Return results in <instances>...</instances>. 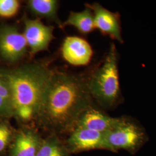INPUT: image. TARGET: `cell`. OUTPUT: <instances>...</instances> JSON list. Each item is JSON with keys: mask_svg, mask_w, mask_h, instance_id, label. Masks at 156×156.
<instances>
[{"mask_svg": "<svg viewBox=\"0 0 156 156\" xmlns=\"http://www.w3.org/2000/svg\"><path fill=\"white\" fill-rule=\"evenodd\" d=\"M91 99L87 80L53 71L35 120L51 134L71 133L81 113L92 105Z\"/></svg>", "mask_w": 156, "mask_h": 156, "instance_id": "obj_1", "label": "cell"}, {"mask_svg": "<svg viewBox=\"0 0 156 156\" xmlns=\"http://www.w3.org/2000/svg\"><path fill=\"white\" fill-rule=\"evenodd\" d=\"M53 72L44 63L35 62L12 68H0L11 91L14 117L22 123L35 120Z\"/></svg>", "mask_w": 156, "mask_h": 156, "instance_id": "obj_2", "label": "cell"}, {"mask_svg": "<svg viewBox=\"0 0 156 156\" xmlns=\"http://www.w3.org/2000/svg\"><path fill=\"white\" fill-rule=\"evenodd\" d=\"M87 86L91 97L102 107L111 109L119 104L121 92L115 45L112 44L103 63L87 80Z\"/></svg>", "mask_w": 156, "mask_h": 156, "instance_id": "obj_3", "label": "cell"}, {"mask_svg": "<svg viewBox=\"0 0 156 156\" xmlns=\"http://www.w3.org/2000/svg\"><path fill=\"white\" fill-rule=\"evenodd\" d=\"M105 150L116 153L123 150L135 154L147 142L148 135L133 119L119 117L112 128L104 134Z\"/></svg>", "mask_w": 156, "mask_h": 156, "instance_id": "obj_4", "label": "cell"}, {"mask_svg": "<svg viewBox=\"0 0 156 156\" xmlns=\"http://www.w3.org/2000/svg\"><path fill=\"white\" fill-rule=\"evenodd\" d=\"M26 38L16 26L0 24V59L9 65L20 62L27 55Z\"/></svg>", "mask_w": 156, "mask_h": 156, "instance_id": "obj_5", "label": "cell"}, {"mask_svg": "<svg viewBox=\"0 0 156 156\" xmlns=\"http://www.w3.org/2000/svg\"><path fill=\"white\" fill-rule=\"evenodd\" d=\"M23 34L31 54L35 55L40 51L48 50L51 41L54 38V27L45 25L38 18L30 19L26 15L23 16Z\"/></svg>", "mask_w": 156, "mask_h": 156, "instance_id": "obj_6", "label": "cell"}, {"mask_svg": "<svg viewBox=\"0 0 156 156\" xmlns=\"http://www.w3.org/2000/svg\"><path fill=\"white\" fill-rule=\"evenodd\" d=\"M66 145L68 152L73 153L95 149L105 150L104 136L103 133L76 127L70 133Z\"/></svg>", "mask_w": 156, "mask_h": 156, "instance_id": "obj_7", "label": "cell"}, {"mask_svg": "<svg viewBox=\"0 0 156 156\" xmlns=\"http://www.w3.org/2000/svg\"><path fill=\"white\" fill-rule=\"evenodd\" d=\"M43 139L30 127L24 126L15 131L9 148V156H36Z\"/></svg>", "mask_w": 156, "mask_h": 156, "instance_id": "obj_8", "label": "cell"}, {"mask_svg": "<svg viewBox=\"0 0 156 156\" xmlns=\"http://www.w3.org/2000/svg\"><path fill=\"white\" fill-rule=\"evenodd\" d=\"M91 9L94 15L95 28L104 35L111 37L120 43H123L121 26L119 15L110 11L98 3L86 4Z\"/></svg>", "mask_w": 156, "mask_h": 156, "instance_id": "obj_9", "label": "cell"}, {"mask_svg": "<svg viewBox=\"0 0 156 156\" xmlns=\"http://www.w3.org/2000/svg\"><path fill=\"white\" fill-rule=\"evenodd\" d=\"M63 58L75 66L87 65L93 56V50L89 44L78 37H67L62 48Z\"/></svg>", "mask_w": 156, "mask_h": 156, "instance_id": "obj_10", "label": "cell"}, {"mask_svg": "<svg viewBox=\"0 0 156 156\" xmlns=\"http://www.w3.org/2000/svg\"><path fill=\"white\" fill-rule=\"evenodd\" d=\"M118 119L119 117H111L91 105L81 113L75 128H86L104 134L116 124Z\"/></svg>", "mask_w": 156, "mask_h": 156, "instance_id": "obj_11", "label": "cell"}, {"mask_svg": "<svg viewBox=\"0 0 156 156\" xmlns=\"http://www.w3.org/2000/svg\"><path fill=\"white\" fill-rule=\"evenodd\" d=\"M59 1L57 0H29L28 11L37 18H45L56 23L62 28V22L58 16Z\"/></svg>", "mask_w": 156, "mask_h": 156, "instance_id": "obj_12", "label": "cell"}, {"mask_svg": "<svg viewBox=\"0 0 156 156\" xmlns=\"http://www.w3.org/2000/svg\"><path fill=\"white\" fill-rule=\"evenodd\" d=\"M66 26L74 27L83 34L92 32L95 28L93 12L87 6L82 11L71 12L67 20L62 23V28Z\"/></svg>", "mask_w": 156, "mask_h": 156, "instance_id": "obj_13", "label": "cell"}, {"mask_svg": "<svg viewBox=\"0 0 156 156\" xmlns=\"http://www.w3.org/2000/svg\"><path fill=\"white\" fill-rule=\"evenodd\" d=\"M69 153L57 135L51 134L42 140L36 156H68Z\"/></svg>", "mask_w": 156, "mask_h": 156, "instance_id": "obj_14", "label": "cell"}, {"mask_svg": "<svg viewBox=\"0 0 156 156\" xmlns=\"http://www.w3.org/2000/svg\"><path fill=\"white\" fill-rule=\"evenodd\" d=\"M8 120L0 119V154L9 148L15 134Z\"/></svg>", "mask_w": 156, "mask_h": 156, "instance_id": "obj_15", "label": "cell"}, {"mask_svg": "<svg viewBox=\"0 0 156 156\" xmlns=\"http://www.w3.org/2000/svg\"><path fill=\"white\" fill-rule=\"evenodd\" d=\"M20 6V2L17 0H0V17L10 18L15 16Z\"/></svg>", "mask_w": 156, "mask_h": 156, "instance_id": "obj_16", "label": "cell"}, {"mask_svg": "<svg viewBox=\"0 0 156 156\" xmlns=\"http://www.w3.org/2000/svg\"><path fill=\"white\" fill-rule=\"evenodd\" d=\"M14 116L15 112L12 103L0 96V119L8 120Z\"/></svg>", "mask_w": 156, "mask_h": 156, "instance_id": "obj_17", "label": "cell"}, {"mask_svg": "<svg viewBox=\"0 0 156 156\" xmlns=\"http://www.w3.org/2000/svg\"><path fill=\"white\" fill-rule=\"evenodd\" d=\"M0 96L4 97L6 100L11 101L12 100L11 91L9 84L5 78L0 73ZM13 105V104H12Z\"/></svg>", "mask_w": 156, "mask_h": 156, "instance_id": "obj_18", "label": "cell"}]
</instances>
